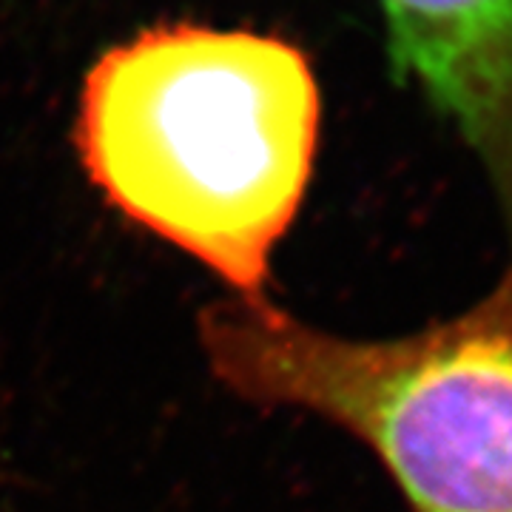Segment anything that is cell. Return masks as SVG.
<instances>
[{
  "label": "cell",
  "mask_w": 512,
  "mask_h": 512,
  "mask_svg": "<svg viewBox=\"0 0 512 512\" xmlns=\"http://www.w3.org/2000/svg\"><path fill=\"white\" fill-rule=\"evenodd\" d=\"M390 72L484 168L512 234V0H376Z\"/></svg>",
  "instance_id": "3"
},
{
  "label": "cell",
  "mask_w": 512,
  "mask_h": 512,
  "mask_svg": "<svg viewBox=\"0 0 512 512\" xmlns=\"http://www.w3.org/2000/svg\"><path fill=\"white\" fill-rule=\"evenodd\" d=\"M200 342L234 396L367 447L410 512H512V265L461 313L393 339L234 296L202 311Z\"/></svg>",
  "instance_id": "2"
},
{
  "label": "cell",
  "mask_w": 512,
  "mask_h": 512,
  "mask_svg": "<svg viewBox=\"0 0 512 512\" xmlns=\"http://www.w3.org/2000/svg\"><path fill=\"white\" fill-rule=\"evenodd\" d=\"M322 92L285 37L154 26L86 72L74 146L128 222L268 299L271 259L311 188Z\"/></svg>",
  "instance_id": "1"
}]
</instances>
